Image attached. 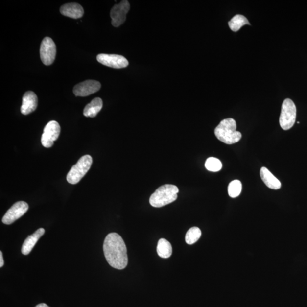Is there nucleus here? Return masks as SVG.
<instances>
[{
	"label": "nucleus",
	"mask_w": 307,
	"mask_h": 307,
	"mask_svg": "<svg viewBox=\"0 0 307 307\" xmlns=\"http://www.w3.org/2000/svg\"><path fill=\"white\" fill-rule=\"evenodd\" d=\"M106 260L115 269L122 270L128 265L127 249L123 239L116 233H111L106 237L103 245Z\"/></svg>",
	"instance_id": "obj_1"
},
{
	"label": "nucleus",
	"mask_w": 307,
	"mask_h": 307,
	"mask_svg": "<svg viewBox=\"0 0 307 307\" xmlns=\"http://www.w3.org/2000/svg\"><path fill=\"white\" fill-rule=\"evenodd\" d=\"M130 8V3L126 0H123L118 4L113 7L111 11L113 26L118 27L124 23L126 19V14L129 11Z\"/></svg>",
	"instance_id": "obj_9"
},
{
	"label": "nucleus",
	"mask_w": 307,
	"mask_h": 307,
	"mask_svg": "<svg viewBox=\"0 0 307 307\" xmlns=\"http://www.w3.org/2000/svg\"><path fill=\"white\" fill-rule=\"evenodd\" d=\"M99 82L94 80H88L77 84L73 88V93L76 96L86 97L97 93L101 88Z\"/></svg>",
	"instance_id": "obj_11"
},
{
	"label": "nucleus",
	"mask_w": 307,
	"mask_h": 307,
	"mask_svg": "<svg viewBox=\"0 0 307 307\" xmlns=\"http://www.w3.org/2000/svg\"><path fill=\"white\" fill-rule=\"evenodd\" d=\"M205 167L207 170L211 172H218L221 170L222 165L218 159L214 157H210L207 159L205 163Z\"/></svg>",
	"instance_id": "obj_20"
},
{
	"label": "nucleus",
	"mask_w": 307,
	"mask_h": 307,
	"mask_svg": "<svg viewBox=\"0 0 307 307\" xmlns=\"http://www.w3.org/2000/svg\"><path fill=\"white\" fill-rule=\"evenodd\" d=\"M97 60L102 65L114 69L125 68L129 65L128 60L119 55L101 54L97 55Z\"/></svg>",
	"instance_id": "obj_10"
},
{
	"label": "nucleus",
	"mask_w": 307,
	"mask_h": 307,
	"mask_svg": "<svg viewBox=\"0 0 307 307\" xmlns=\"http://www.w3.org/2000/svg\"><path fill=\"white\" fill-rule=\"evenodd\" d=\"M93 162V158L90 155H84L80 158L77 164L69 172L67 176V181L71 185L78 183L89 171Z\"/></svg>",
	"instance_id": "obj_4"
},
{
	"label": "nucleus",
	"mask_w": 307,
	"mask_h": 307,
	"mask_svg": "<svg viewBox=\"0 0 307 307\" xmlns=\"http://www.w3.org/2000/svg\"><path fill=\"white\" fill-rule=\"evenodd\" d=\"M3 264H4V262H3L2 253L1 251L0 252V267H2L3 266Z\"/></svg>",
	"instance_id": "obj_22"
},
{
	"label": "nucleus",
	"mask_w": 307,
	"mask_h": 307,
	"mask_svg": "<svg viewBox=\"0 0 307 307\" xmlns=\"http://www.w3.org/2000/svg\"><path fill=\"white\" fill-rule=\"evenodd\" d=\"M61 133V126L55 121L49 122L45 127L43 135L41 138L42 145L46 148H50L55 141L58 139Z\"/></svg>",
	"instance_id": "obj_6"
},
{
	"label": "nucleus",
	"mask_w": 307,
	"mask_h": 307,
	"mask_svg": "<svg viewBox=\"0 0 307 307\" xmlns=\"http://www.w3.org/2000/svg\"><path fill=\"white\" fill-rule=\"evenodd\" d=\"M202 236V232L198 227L190 228L186 235V242L189 245H192L196 242Z\"/></svg>",
	"instance_id": "obj_19"
},
{
	"label": "nucleus",
	"mask_w": 307,
	"mask_h": 307,
	"mask_svg": "<svg viewBox=\"0 0 307 307\" xmlns=\"http://www.w3.org/2000/svg\"><path fill=\"white\" fill-rule=\"evenodd\" d=\"M60 12L63 16L74 19L82 17L84 13L83 7L77 3H66L61 6Z\"/></svg>",
	"instance_id": "obj_13"
},
{
	"label": "nucleus",
	"mask_w": 307,
	"mask_h": 307,
	"mask_svg": "<svg viewBox=\"0 0 307 307\" xmlns=\"http://www.w3.org/2000/svg\"><path fill=\"white\" fill-rule=\"evenodd\" d=\"M44 228L38 229L33 235L28 236L23 243L21 252L24 255H27L33 250L38 240L45 234Z\"/></svg>",
	"instance_id": "obj_14"
},
{
	"label": "nucleus",
	"mask_w": 307,
	"mask_h": 307,
	"mask_svg": "<svg viewBox=\"0 0 307 307\" xmlns=\"http://www.w3.org/2000/svg\"><path fill=\"white\" fill-rule=\"evenodd\" d=\"M29 209V205L27 203L20 201L13 205V206L6 212L3 217L2 221L3 224L10 225L13 223L19 218L26 213Z\"/></svg>",
	"instance_id": "obj_8"
},
{
	"label": "nucleus",
	"mask_w": 307,
	"mask_h": 307,
	"mask_svg": "<svg viewBox=\"0 0 307 307\" xmlns=\"http://www.w3.org/2000/svg\"><path fill=\"white\" fill-rule=\"evenodd\" d=\"M56 54V47L54 42L50 37H45L42 41L40 47V56L42 63L46 66H50L54 63Z\"/></svg>",
	"instance_id": "obj_7"
},
{
	"label": "nucleus",
	"mask_w": 307,
	"mask_h": 307,
	"mask_svg": "<svg viewBox=\"0 0 307 307\" xmlns=\"http://www.w3.org/2000/svg\"><path fill=\"white\" fill-rule=\"evenodd\" d=\"M35 307H48L47 305L45 304V303H41V304H39Z\"/></svg>",
	"instance_id": "obj_23"
},
{
	"label": "nucleus",
	"mask_w": 307,
	"mask_h": 307,
	"mask_svg": "<svg viewBox=\"0 0 307 307\" xmlns=\"http://www.w3.org/2000/svg\"><path fill=\"white\" fill-rule=\"evenodd\" d=\"M102 106H103V102H102L101 98L99 97L95 98L84 108L83 115L87 118L96 117L101 110Z\"/></svg>",
	"instance_id": "obj_16"
},
{
	"label": "nucleus",
	"mask_w": 307,
	"mask_h": 307,
	"mask_svg": "<svg viewBox=\"0 0 307 307\" xmlns=\"http://www.w3.org/2000/svg\"><path fill=\"white\" fill-rule=\"evenodd\" d=\"M38 106V97L32 91H27L24 94L21 112L24 115H27L34 112Z\"/></svg>",
	"instance_id": "obj_12"
},
{
	"label": "nucleus",
	"mask_w": 307,
	"mask_h": 307,
	"mask_svg": "<svg viewBox=\"0 0 307 307\" xmlns=\"http://www.w3.org/2000/svg\"><path fill=\"white\" fill-rule=\"evenodd\" d=\"M260 176L264 184L268 188L273 189H278L281 188V183L266 167L261 168Z\"/></svg>",
	"instance_id": "obj_15"
},
{
	"label": "nucleus",
	"mask_w": 307,
	"mask_h": 307,
	"mask_svg": "<svg viewBox=\"0 0 307 307\" xmlns=\"http://www.w3.org/2000/svg\"><path fill=\"white\" fill-rule=\"evenodd\" d=\"M228 24L230 29L233 31H235V32L238 31L245 24H249L250 25V24L247 18L241 15H237L233 17L228 23Z\"/></svg>",
	"instance_id": "obj_18"
},
{
	"label": "nucleus",
	"mask_w": 307,
	"mask_h": 307,
	"mask_svg": "<svg viewBox=\"0 0 307 307\" xmlns=\"http://www.w3.org/2000/svg\"><path fill=\"white\" fill-rule=\"evenodd\" d=\"M157 251L159 256L162 259H168L172 253V246L167 239L161 238L159 240Z\"/></svg>",
	"instance_id": "obj_17"
},
{
	"label": "nucleus",
	"mask_w": 307,
	"mask_h": 307,
	"mask_svg": "<svg viewBox=\"0 0 307 307\" xmlns=\"http://www.w3.org/2000/svg\"><path fill=\"white\" fill-rule=\"evenodd\" d=\"M296 118V108L294 102L286 98L282 104L280 118V126L284 130H288L294 125Z\"/></svg>",
	"instance_id": "obj_5"
},
{
	"label": "nucleus",
	"mask_w": 307,
	"mask_h": 307,
	"mask_svg": "<svg viewBox=\"0 0 307 307\" xmlns=\"http://www.w3.org/2000/svg\"><path fill=\"white\" fill-rule=\"evenodd\" d=\"M236 129L237 124L234 119H225L215 129V136L218 140L225 144H234L239 142L242 138V134Z\"/></svg>",
	"instance_id": "obj_2"
},
{
	"label": "nucleus",
	"mask_w": 307,
	"mask_h": 307,
	"mask_svg": "<svg viewBox=\"0 0 307 307\" xmlns=\"http://www.w3.org/2000/svg\"><path fill=\"white\" fill-rule=\"evenodd\" d=\"M228 191L229 196L232 198L238 197L242 191L241 182L238 180L231 182L228 186Z\"/></svg>",
	"instance_id": "obj_21"
},
{
	"label": "nucleus",
	"mask_w": 307,
	"mask_h": 307,
	"mask_svg": "<svg viewBox=\"0 0 307 307\" xmlns=\"http://www.w3.org/2000/svg\"><path fill=\"white\" fill-rule=\"evenodd\" d=\"M178 192L179 189L175 185L162 186L150 196V204L156 208L166 206L177 199Z\"/></svg>",
	"instance_id": "obj_3"
}]
</instances>
